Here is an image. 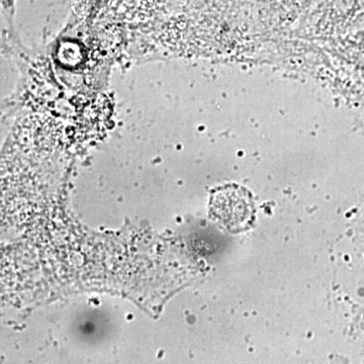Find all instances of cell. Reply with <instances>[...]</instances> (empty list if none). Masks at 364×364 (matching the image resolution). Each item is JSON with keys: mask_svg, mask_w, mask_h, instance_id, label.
Instances as JSON below:
<instances>
[{"mask_svg": "<svg viewBox=\"0 0 364 364\" xmlns=\"http://www.w3.org/2000/svg\"><path fill=\"white\" fill-rule=\"evenodd\" d=\"M208 215L230 233L247 231L255 220L252 196L236 184L217 188L210 196Z\"/></svg>", "mask_w": 364, "mask_h": 364, "instance_id": "6da1fadb", "label": "cell"}]
</instances>
